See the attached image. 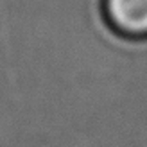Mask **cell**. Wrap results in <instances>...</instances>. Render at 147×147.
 Returning a JSON list of instances; mask_svg holds the SVG:
<instances>
[{"label": "cell", "mask_w": 147, "mask_h": 147, "mask_svg": "<svg viewBox=\"0 0 147 147\" xmlns=\"http://www.w3.org/2000/svg\"><path fill=\"white\" fill-rule=\"evenodd\" d=\"M100 9L108 27L120 38L147 40V0H102Z\"/></svg>", "instance_id": "obj_1"}]
</instances>
